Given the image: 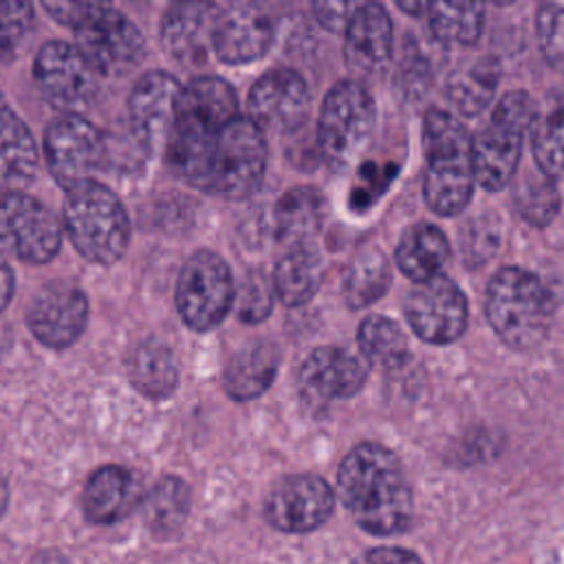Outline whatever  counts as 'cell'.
I'll list each match as a JSON object with an SVG mask.
<instances>
[{
	"label": "cell",
	"instance_id": "obj_22",
	"mask_svg": "<svg viewBox=\"0 0 564 564\" xmlns=\"http://www.w3.org/2000/svg\"><path fill=\"white\" fill-rule=\"evenodd\" d=\"M216 4L212 2H176L161 22V44L165 53L185 64L198 66L212 51V26Z\"/></svg>",
	"mask_w": 564,
	"mask_h": 564
},
{
	"label": "cell",
	"instance_id": "obj_26",
	"mask_svg": "<svg viewBox=\"0 0 564 564\" xmlns=\"http://www.w3.org/2000/svg\"><path fill=\"white\" fill-rule=\"evenodd\" d=\"M449 253L447 236L432 223H419L403 231L394 260L401 273L419 284L438 275L447 264Z\"/></svg>",
	"mask_w": 564,
	"mask_h": 564
},
{
	"label": "cell",
	"instance_id": "obj_21",
	"mask_svg": "<svg viewBox=\"0 0 564 564\" xmlns=\"http://www.w3.org/2000/svg\"><path fill=\"white\" fill-rule=\"evenodd\" d=\"M346 66L361 79L379 75L392 55V20L379 2H355L344 29Z\"/></svg>",
	"mask_w": 564,
	"mask_h": 564
},
{
	"label": "cell",
	"instance_id": "obj_14",
	"mask_svg": "<svg viewBox=\"0 0 564 564\" xmlns=\"http://www.w3.org/2000/svg\"><path fill=\"white\" fill-rule=\"evenodd\" d=\"M33 79L42 97L64 110L88 104L97 90V73L75 48V44L51 40L40 46L33 62Z\"/></svg>",
	"mask_w": 564,
	"mask_h": 564
},
{
	"label": "cell",
	"instance_id": "obj_23",
	"mask_svg": "<svg viewBox=\"0 0 564 564\" xmlns=\"http://www.w3.org/2000/svg\"><path fill=\"white\" fill-rule=\"evenodd\" d=\"M143 489L139 478L121 465H104L95 469L82 494L86 520L95 524H112L141 505Z\"/></svg>",
	"mask_w": 564,
	"mask_h": 564
},
{
	"label": "cell",
	"instance_id": "obj_2",
	"mask_svg": "<svg viewBox=\"0 0 564 564\" xmlns=\"http://www.w3.org/2000/svg\"><path fill=\"white\" fill-rule=\"evenodd\" d=\"M234 117H238V97L225 79L198 75L181 86L172 132L163 150L172 174L200 189L212 145Z\"/></svg>",
	"mask_w": 564,
	"mask_h": 564
},
{
	"label": "cell",
	"instance_id": "obj_40",
	"mask_svg": "<svg viewBox=\"0 0 564 564\" xmlns=\"http://www.w3.org/2000/svg\"><path fill=\"white\" fill-rule=\"evenodd\" d=\"M355 2H315L313 13L319 26L326 31H344L348 24V18L352 13Z\"/></svg>",
	"mask_w": 564,
	"mask_h": 564
},
{
	"label": "cell",
	"instance_id": "obj_24",
	"mask_svg": "<svg viewBox=\"0 0 564 564\" xmlns=\"http://www.w3.org/2000/svg\"><path fill=\"white\" fill-rule=\"evenodd\" d=\"M37 145L0 93V194L22 192L37 172Z\"/></svg>",
	"mask_w": 564,
	"mask_h": 564
},
{
	"label": "cell",
	"instance_id": "obj_34",
	"mask_svg": "<svg viewBox=\"0 0 564 564\" xmlns=\"http://www.w3.org/2000/svg\"><path fill=\"white\" fill-rule=\"evenodd\" d=\"M141 509L152 531H174L189 511V487L176 476H163L143 494Z\"/></svg>",
	"mask_w": 564,
	"mask_h": 564
},
{
	"label": "cell",
	"instance_id": "obj_19",
	"mask_svg": "<svg viewBox=\"0 0 564 564\" xmlns=\"http://www.w3.org/2000/svg\"><path fill=\"white\" fill-rule=\"evenodd\" d=\"M368 366L361 357L344 348L322 346L315 348L300 366L297 394L308 408L322 410L330 401L357 394L364 388Z\"/></svg>",
	"mask_w": 564,
	"mask_h": 564
},
{
	"label": "cell",
	"instance_id": "obj_33",
	"mask_svg": "<svg viewBox=\"0 0 564 564\" xmlns=\"http://www.w3.org/2000/svg\"><path fill=\"white\" fill-rule=\"evenodd\" d=\"M498 79H500L498 62L494 57H480L467 70L456 73L449 79L447 97L460 115L476 117L494 101Z\"/></svg>",
	"mask_w": 564,
	"mask_h": 564
},
{
	"label": "cell",
	"instance_id": "obj_44",
	"mask_svg": "<svg viewBox=\"0 0 564 564\" xmlns=\"http://www.w3.org/2000/svg\"><path fill=\"white\" fill-rule=\"evenodd\" d=\"M4 505H7V487H4V482L0 480V513L4 511Z\"/></svg>",
	"mask_w": 564,
	"mask_h": 564
},
{
	"label": "cell",
	"instance_id": "obj_5",
	"mask_svg": "<svg viewBox=\"0 0 564 564\" xmlns=\"http://www.w3.org/2000/svg\"><path fill=\"white\" fill-rule=\"evenodd\" d=\"M485 313L509 348L531 350L549 333L551 297L538 275L520 267H505L487 284Z\"/></svg>",
	"mask_w": 564,
	"mask_h": 564
},
{
	"label": "cell",
	"instance_id": "obj_30",
	"mask_svg": "<svg viewBox=\"0 0 564 564\" xmlns=\"http://www.w3.org/2000/svg\"><path fill=\"white\" fill-rule=\"evenodd\" d=\"M392 269L377 247L361 249L344 273V300L350 308H366L377 302L390 286Z\"/></svg>",
	"mask_w": 564,
	"mask_h": 564
},
{
	"label": "cell",
	"instance_id": "obj_9",
	"mask_svg": "<svg viewBox=\"0 0 564 564\" xmlns=\"http://www.w3.org/2000/svg\"><path fill=\"white\" fill-rule=\"evenodd\" d=\"M236 300L229 264L216 251L200 249L183 264L174 304L183 324L196 333L218 326Z\"/></svg>",
	"mask_w": 564,
	"mask_h": 564
},
{
	"label": "cell",
	"instance_id": "obj_17",
	"mask_svg": "<svg viewBox=\"0 0 564 564\" xmlns=\"http://www.w3.org/2000/svg\"><path fill=\"white\" fill-rule=\"evenodd\" d=\"M275 40V22L258 2L216 4L212 51L223 64H251L267 55Z\"/></svg>",
	"mask_w": 564,
	"mask_h": 564
},
{
	"label": "cell",
	"instance_id": "obj_35",
	"mask_svg": "<svg viewBox=\"0 0 564 564\" xmlns=\"http://www.w3.org/2000/svg\"><path fill=\"white\" fill-rule=\"evenodd\" d=\"M518 214L533 227H546L560 212L557 183L546 176L529 174L516 185L513 192Z\"/></svg>",
	"mask_w": 564,
	"mask_h": 564
},
{
	"label": "cell",
	"instance_id": "obj_20",
	"mask_svg": "<svg viewBox=\"0 0 564 564\" xmlns=\"http://www.w3.org/2000/svg\"><path fill=\"white\" fill-rule=\"evenodd\" d=\"M178 93V79L163 70H150L134 84L128 97V117L134 139L148 154L165 150Z\"/></svg>",
	"mask_w": 564,
	"mask_h": 564
},
{
	"label": "cell",
	"instance_id": "obj_4",
	"mask_svg": "<svg viewBox=\"0 0 564 564\" xmlns=\"http://www.w3.org/2000/svg\"><path fill=\"white\" fill-rule=\"evenodd\" d=\"M62 231L88 262L115 264L130 242V218L112 189L88 181L66 192Z\"/></svg>",
	"mask_w": 564,
	"mask_h": 564
},
{
	"label": "cell",
	"instance_id": "obj_39",
	"mask_svg": "<svg viewBox=\"0 0 564 564\" xmlns=\"http://www.w3.org/2000/svg\"><path fill=\"white\" fill-rule=\"evenodd\" d=\"M535 31H538V42L544 59L551 66L562 64L564 55V11L560 2H546L538 9L535 15Z\"/></svg>",
	"mask_w": 564,
	"mask_h": 564
},
{
	"label": "cell",
	"instance_id": "obj_15",
	"mask_svg": "<svg viewBox=\"0 0 564 564\" xmlns=\"http://www.w3.org/2000/svg\"><path fill=\"white\" fill-rule=\"evenodd\" d=\"M333 509L335 491L315 474L284 476L264 500L267 522L284 533H308L322 527Z\"/></svg>",
	"mask_w": 564,
	"mask_h": 564
},
{
	"label": "cell",
	"instance_id": "obj_7",
	"mask_svg": "<svg viewBox=\"0 0 564 564\" xmlns=\"http://www.w3.org/2000/svg\"><path fill=\"white\" fill-rule=\"evenodd\" d=\"M375 101L355 79L337 82L324 97L317 119V148L333 170L355 165L372 141Z\"/></svg>",
	"mask_w": 564,
	"mask_h": 564
},
{
	"label": "cell",
	"instance_id": "obj_10",
	"mask_svg": "<svg viewBox=\"0 0 564 564\" xmlns=\"http://www.w3.org/2000/svg\"><path fill=\"white\" fill-rule=\"evenodd\" d=\"M73 31L75 48L97 75H123L141 62L145 51L141 31L106 2H90Z\"/></svg>",
	"mask_w": 564,
	"mask_h": 564
},
{
	"label": "cell",
	"instance_id": "obj_12",
	"mask_svg": "<svg viewBox=\"0 0 564 564\" xmlns=\"http://www.w3.org/2000/svg\"><path fill=\"white\" fill-rule=\"evenodd\" d=\"M62 247V223L24 192L0 194V249L29 264H44Z\"/></svg>",
	"mask_w": 564,
	"mask_h": 564
},
{
	"label": "cell",
	"instance_id": "obj_38",
	"mask_svg": "<svg viewBox=\"0 0 564 564\" xmlns=\"http://www.w3.org/2000/svg\"><path fill=\"white\" fill-rule=\"evenodd\" d=\"M273 308V286L264 273L251 271L238 293V315L247 324H258L269 317Z\"/></svg>",
	"mask_w": 564,
	"mask_h": 564
},
{
	"label": "cell",
	"instance_id": "obj_18",
	"mask_svg": "<svg viewBox=\"0 0 564 564\" xmlns=\"http://www.w3.org/2000/svg\"><path fill=\"white\" fill-rule=\"evenodd\" d=\"M88 324L86 293L64 280L44 284L26 308V326L31 335L46 348L62 350L73 346Z\"/></svg>",
	"mask_w": 564,
	"mask_h": 564
},
{
	"label": "cell",
	"instance_id": "obj_11",
	"mask_svg": "<svg viewBox=\"0 0 564 564\" xmlns=\"http://www.w3.org/2000/svg\"><path fill=\"white\" fill-rule=\"evenodd\" d=\"M44 159L55 183L70 192L93 181L106 159V141L86 117L62 112L46 126Z\"/></svg>",
	"mask_w": 564,
	"mask_h": 564
},
{
	"label": "cell",
	"instance_id": "obj_37",
	"mask_svg": "<svg viewBox=\"0 0 564 564\" xmlns=\"http://www.w3.org/2000/svg\"><path fill=\"white\" fill-rule=\"evenodd\" d=\"M33 31V7L20 0H0V59L20 53Z\"/></svg>",
	"mask_w": 564,
	"mask_h": 564
},
{
	"label": "cell",
	"instance_id": "obj_13",
	"mask_svg": "<svg viewBox=\"0 0 564 564\" xmlns=\"http://www.w3.org/2000/svg\"><path fill=\"white\" fill-rule=\"evenodd\" d=\"M405 319L419 339L434 346L452 344L467 328V297L452 278L438 273L412 286Z\"/></svg>",
	"mask_w": 564,
	"mask_h": 564
},
{
	"label": "cell",
	"instance_id": "obj_3",
	"mask_svg": "<svg viewBox=\"0 0 564 564\" xmlns=\"http://www.w3.org/2000/svg\"><path fill=\"white\" fill-rule=\"evenodd\" d=\"M423 198L438 216L460 214L474 194L471 134L447 110L430 108L423 117Z\"/></svg>",
	"mask_w": 564,
	"mask_h": 564
},
{
	"label": "cell",
	"instance_id": "obj_41",
	"mask_svg": "<svg viewBox=\"0 0 564 564\" xmlns=\"http://www.w3.org/2000/svg\"><path fill=\"white\" fill-rule=\"evenodd\" d=\"M352 564H423L419 555L401 546H377L359 555Z\"/></svg>",
	"mask_w": 564,
	"mask_h": 564
},
{
	"label": "cell",
	"instance_id": "obj_36",
	"mask_svg": "<svg viewBox=\"0 0 564 564\" xmlns=\"http://www.w3.org/2000/svg\"><path fill=\"white\" fill-rule=\"evenodd\" d=\"M531 152L540 174L557 183L562 176V110L560 108H555L542 121L533 123Z\"/></svg>",
	"mask_w": 564,
	"mask_h": 564
},
{
	"label": "cell",
	"instance_id": "obj_29",
	"mask_svg": "<svg viewBox=\"0 0 564 564\" xmlns=\"http://www.w3.org/2000/svg\"><path fill=\"white\" fill-rule=\"evenodd\" d=\"M128 377L143 397L165 399L178 386V364L165 344L148 339L130 352Z\"/></svg>",
	"mask_w": 564,
	"mask_h": 564
},
{
	"label": "cell",
	"instance_id": "obj_32",
	"mask_svg": "<svg viewBox=\"0 0 564 564\" xmlns=\"http://www.w3.org/2000/svg\"><path fill=\"white\" fill-rule=\"evenodd\" d=\"M430 31L445 46H471L478 42L485 7L478 2H430Z\"/></svg>",
	"mask_w": 564,
	"mask_h": 564
},
{
	"label": "cell",
	"instance_id": "obj_6",
	"mask_svg": "<svg viewBox=\"0 0 564 564\" xmlns=\"http://www.w3.org/2000/svg\"><path fill=\"white\" fill-rule=\"evenodd\" d=\"M538 119V106L524 90L498 99L489 123L471 139L474 181L487 192L505 189L522 156V141Z\"/></svg>",
	"mask_w": 564,
	"mask_h": 564
},
{
	"label": "cell",
	"instance_id": "obj_25",
	"mask_svg": "<svg viewBox=\"0 0 564 564\" xmlns=\"http://www.w3.org/2000/svg\"><path fill=\"white\" fill-rule=\"evenodd\" d=\"M280 348L271 341H256L236 352L225 372L223 388L234 401H251L269 390L278 375Z\"/></svg>",
	"mask_w": 564,
	"mask_h": 564
},
{
	"label": "cell",
	"instance_id": "obj_8",
	"mask_svg": "<svg viewBox=\"0 0 564 564\" xmlns=\"http://www.w3.org/2000/svg\"><path fill=\"white\" fill-rule=\"evenodd\" d=\"M267 170V141L260 128L247 117H234L216 137L203 192L240 200L251 196Z\"/></svg>",
	"mask_w": 564,
	"mask_h": 564
},
{
	"label": "cell",
	"instance_id": "obj_27",
	"mask_svg": "<svg viewBox=\"0 0 564 564\" xmlns=\"http://www.w3.org/2000/svg\"><path fill=\"white\" fill-rule=\"evenodd\" d=\"M324 223V198L315 187L300 185L284 192L273 209L275 236L284 247L311 245Z\"/></svg>",
	"mask_w": 564,
	"mask_h": 564
},
{
	"label": "cell",
	"instance_id": "obj_42",
	"mask_svg": "<svg viewBox=\"0 0 564 564\" xmlns=\"http://www.w3.org/2000/svg\"><path fill=\"white\" fill-rule=\"evenodd\" d=\"M15 291V280H13V271L9 267V262L0 256V313L7 308V304L11 302Z\"/></svg>",
	"mask_w": 564,
	"mask_h": 564
},
{
	"label": "cell",
	"instance_id": "obj_1",
	"mask_svg": "<svg viewBox=\"0 0 564 564\" xmlns=\"http://www.w3.org/2000/svg\"><path fill=\"white\" fill-rule=\"evenodd\" d=\"M337 496L372 535H394L412 522V489L399 456L379 443L355 445L337 469Z\"/></svg>",
	"mask_w": 564,
	"mask_h": 564
},
{
	"label": "cell",
	"instance_id": "obj_16",
	"mask_svg": "<svg viewBox=\"0 0 564 564\" xmlns=\"http://www.w3.org/2000/svg\"><path fill=\"white\" fill-rule=\"evenodd\" d=\"M249 117L260 132L289 134L300 130L311 112V93L300 73L273 68L249 90Z\"/></svg>",
	"mask_w": 564,
	"mask_h": 564
},
{
	"label": "cell",
	"instance_id": "obj_28",
	"mask_svg": "<svg viewBox=\"0 0 564 564\" xmlns=\"http://www.w3.org/2000/svg\"><path fill=\"white\" fill-rule=\"evenodd\" d=\"M322 282V258L311 245L286 247L273 269V293L286 306L306 304Z\"/></svg>",
	"mask_w": 564,
	"mask_h": 564
},
{
	"label": "cell",
	"instance_id": "obj_31",
	"mask_svg": "<svg viewBox=\"0 0 564 564\" xmlns=\"http://www.w3.org/2000/svg\"><path fill=\"white\" fill-rule=\"evenodd\" d=\"M357 344L366 366L397 370L408 361V339L403 328L383 315H370L359 324Z\"/></svg>",
	"mask_w": 564,
	"mask_h": 564
},
{
	"label": "cell",
	"instance_id": "obj_43",
	"mask_svg": "<svg viewBox=\"0 0 564 564\" xmlns=\"http://www.w3.org/2000/svg\"><path fill=\"white\" fill-rule=\"evenodd\" d=\"M427 4L430 2H397L401 11H408L412 15H423V11H427Z\"/></svg>",
	"mask_w": 564,
	"mask_h": 564
}]
</instances>
